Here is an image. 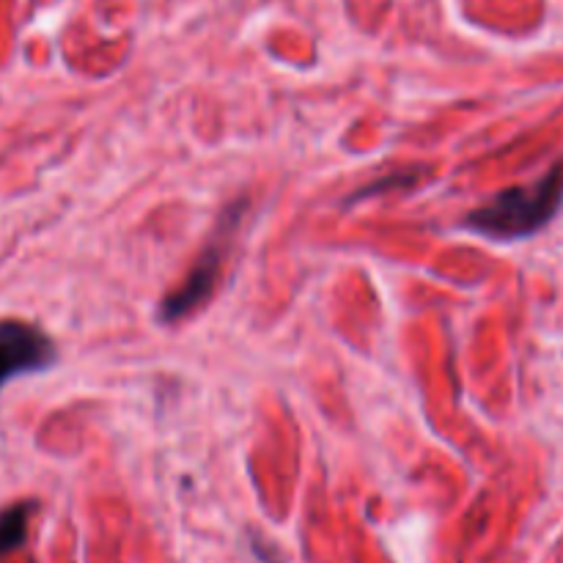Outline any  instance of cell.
<instances>
[{
	"label": "cell",
	"instance_id": "277c9868",
	"mask_svg": "<svg viewBox=\"0 0 563 563\" xmlns=\"http://www.w3.org/2000/svg\"><path fill=\"white\" fill-rule=\"evenodd\" d=\"M36 506L14 504L0 511V555H9L20 550L27 539V522Z\"/></svg>",
	"mask_w": 563,
	"mask_h": 563
},
{
	"label": "cell",
	"instance_id": "6da1fadb",
	"mask_svg": "<svg viewBox=\"0 0 563 563\" xmlns=\"http://www.w3.org/2000/svg\"><path fill=\"white\" fill-rule=\"evenodd\" d=\"M563 203V163L548 170L533 185L509 187L498 192L493 201L473 209L465 218L467 229L489 240H522L537 234L559 214Z\"/></svg>",
	"mask_w": 563,
	"mask_h": 563
},
{
	"label": "cell",
	"instance_id": "7a4b0ae2",
	"mask_svg": "<svg viewBox=\"0 0 563 563\" xmlns=\"http://www.w3.org/2000/svg\"><path fill=\"white\" fill-rule=\"evenodd\" d=\"M242 214H245V203L240 201L220 214L218 234L207 242V247L198 253V258L192 262L190 273L185 275V280H181V284L165 297L163 306H159V319H163V322L174 324L179 322V319L190 317L192 311H198V308L214 295V286H218L220 273H223L225 262H229L231 236H234Z\"/></svg>",
	"mask_w": 563,
	"mask_h": 563
},
{
	"label": "cell",
	"instance_id": "3957f363",
	"mask_svg": "<svg viewBox=\"0 0 563 563\" xmlns=\"http://www.w3.org/2000/svg\"><path fill=\"white\" fill-rule=\"evenodd\" d=\"M58 357L42 328L20 319H0V388L22 374L44 372Z\"/></svg>",
	"mask_w": 563,
	"mask_h": 563
}]
</instances>
